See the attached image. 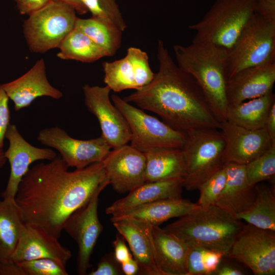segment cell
I'll return each instance as SVG.
<instances>
[{
  "mask_svg": "<svg viewBox=\"0 0 275 275\" xmlns=\"http://www.w3.org/2000/svg\"><path fill=\"white\" fill-rule=\"evenodd\" d=\"M255 189L256 196L252 206L235 217L256 227L275 231L274 187L259 183Z\"/></svg>",
  "mask_w": 275,
  "mask_h": 275,
  "instance_id": "28",
  "label": "cell"
},
{
  "mask_svg": "<svg viewBox=\"0 0 275 275\" xmlns=\"http://www.w3.org/2000/svg\"><path fill=\"white\" fill-rule=\"evenodd\" d=\"M60 2L69 5L74 9L75 12L80 15L87 13L88 11L81 0H53Z\"/></svg>",
  "mask_w": 275,
  "mask_h": 275,
  "instance_id": "47",
  "label": "cell"
},
{
  "mask_svg": "<svg viewBox=\"0 0 275 275\" xmlns=\"http://www.w3.org/2000/svg\"><path fill=\"white\" fill-rule=\"evenodd\" d=\"M57 57L62 60H71L91 63L104 57L105 52L81 31L74 28L62 41Z\"/></svg>",
  "mask_w": 275,
  "mask_h": 275,
  "instance_id": "30",
  "label": "cell"
},
{
  "mask_svg": "<svg viewBox=\"0 0 275 275\" xmlns=\"http://www.w3.org/2000/svg\"><path fill=\"white\" fill-rule=\"evenodd\" d=\"M226 257L244 264L255 275H274L275 231L244 224Z\"/></svg>",
  "mask_w": 275,
  "mask_h": 275,
  "instance_id": "10",
  "label": "cell"
},
{
  "mask_svg": "<svg viewBox=\"0 0 275 275\" xmlns=\"http://www.w3.org/2000/svg\"><path fill=\"white\" fill-rule=\"evenodd\" d=\"M243 225L235 216L213 205L200 206L163 229L188 246L205 247L227 256Z\"/></svg>",
  "mask_w": 275,
  "mask_h": 275,
  "instance_id": "4",
  "label": "cell"
},
{
  "mask_svg": "<svg viewBox=\"0 0 275 275\" xmlns=\"http://www.w3.org/2000/svg\"><path fill=\"white\" fill-rule=\"evenodd\" d=\"M74 28L89 37L108 57L114 56L120 47L122 32L110 20L93 16L77 17Z\"/></svg>",
  "mask_w": 275,
  "mask_h": 275,
  "instance_id": "29",
  "label": "cell"
},
{
  "mask_svg": "<svg viewBox=\"0 0 275 275\" xmlns=\"http://www.w3.org/2000/svg\"><path fill=\"white\" fill-rule=\"evenodd\" d=\"M151 232L156 262L162 275H187L188 245L159 226H152Z\"/></svg>",
  "mask_w": 275,
  "mask_h": 275,
  "instance_id": "23",
  "label": "cell"
},
{
  "mask_svg": "<svg viewBox=\"0 0 275 275\" xmlns=\"http://www.w3.org/2000/svg\"><path fill=\"white\" fill-rule=\"evenodd\" d=\"M111 98L129 125L132 147L143 153L157 147L183 148L185 133L174 129L116 94Z\"/></svg>",
  "mask_w": 275,
  "mask_h": 275,
  "instance_id": "9",
  "label": "cell"
},
{
  "mask_svg": "<svg viewBox=\"0 0 275 275\" xmlns=\"http://www.w3.org/2000/svg\"><path fill=\"white\" fill-rule=\"evenodd\" d=\"M275 63V23L254 13L226 59L227 79L252 66Z\"/></svg>",
  "mask_w": 275,
  "mask_h": 275,
  "instance_id": "7",
  "label": "cell"
},
{
  "mask_svg": "<svg viewBox=\"0 0 275 275\" xmlns=\"http://www.w3.org/2000/svg\"><path fill=\"white\" fill-rule=\"evenodd\" d=\"M25 275H67L66 266L49 258L17 262Z\"/></svg>",
  "mask_w": 275,
  "mask_h": 275,
  "instance_id": "36",
  "label": "cell"
},
{
  "mask_svg": "<svg viewBox=\"0 0 275 275\" xmlns=\"http://www.w3.org/2000/svg\"><path fill=\"white\" fill-rule=\"evenodd\" d=\"M173 50L178 66L198 82L218 121H226L227 50L194 41L188 46L175 45Z\"/></svg>",
  "mask_w": 275,
  "mask_h": 275,
  "instance_id": "3",
  "label": "cell"
},
{
  "mask_svg": "<svg viewBox=\"0 0 275 275\" xmlns=\"http://www.w3.org/2000/svg\"><path fill=\"white\" fill-rule=\"evenodd\" d=\"M58 240L40 226L25 223L11 259L19 262L49 258L66 266L72 254Z\"/></svg>",
  "mask_w": 275,
  "mask_h": 275,
  "instance_id": "17",
  "label": "cell"
},
{
  "mask_svg": "<svg viewBox=\"0 0 275 275\" xmlns=\"http://www.w3.org/2000/svg\"><path fill=\"white\" fill-rule=\"evenodd\" d=\"M200 206L186 199H164L142 206L114 218H129L151 226H159L170 218L184 216Z\"/></svg>",
  "mask_w": 275,
  "mask_h": 275,
  "instance_id": "24",
  "label": "cell"
},
{
  "mask_svg": "<svg viewBox=\"0 0 275 275\" xmlns=\"http://www.w3.org/2000/svg\"><path fill=\"white\" fill-rule=\"evenodd\" d=\"M246 272L242 267L224 256L212 275H244Z\"/></svg>",
  "mask_w": 275,
  "mask_h": 275,
  "instance_id": "41",
  "label": "cell"
},
{
  "mask_svg": "<svg viewBox=\"0 0 275 275\" xmlns=\"http://www.w3.org/2000/svg\"><path fill=\"white\" fill-rule=\"evenodd\" d=\"M15 111L28 107L37 98L46 96L55 99L63 93L48 81L43 59L38 60L25 73L11 81L1 84Z\"/></svg>",
  "mask_w": 275,
  "mask_h": 275,
  "instance_id": "19",
  "label": "cell"
},
{
  "mask_svg": "<svg viewBox=\"0 0 275 275\" xmlns=\"http://www.w3.org/2000/svg\"><path fill=\"white\" fill-rule=\"evenodd\" d=\"M123 274L126 275H134L139 273L140 268L137 261L132 258L126 262L121 264Z\"/></svg>",
  "mask_w": 275,
  "mask_h": 275,
  "instance_id": "46",
  "label": "cell"
},
{
  "mask_svg": "<svg viewBox=\"0 0 275 275\" xmlns=\"http://www.w3.org/2000/svg\"><path fill=\"white\" fill-rule=\"evenodd\" d=\"M275 96L272 92L239 104L229 105L226 121L251 130L265 128L266 120Z\"/></svg>",
  "mask_w": 275,
  "mask_h": 275,
  "instance_id": "26",
  "label": "cell"
},
{
  "mask_svg": "<svg viewBox=\"0 0 275 275\" xmlns=\"http://www.w3.org/2000/svg\"><path fill=\"white\" fill-rule=\"evenodd\" d=\"M274 82L275 63L243 69L227 80L228 105L239 104L270 93Z\"/></svg>",
  "mask_w": 275,
  "mask_h": 275,
  "instance_id": "20",
  "label": "cell"
},
{
  "mask_svg": "<svg viewBox=\"0 0 275 275\" xmlns=\"http://www.w3.org/2000/svg\"><path fill=\"white\" fill-rule=\"evenodd\" d=\"M102 162L109 184L118 193H129L146 182L145 155L131 145L114 148Z\"/></svg>",
  "mask_w": 275,
  "mask_h": 275,
  "instance_id": "14",
  "label": "cell"
},
{
  "mask_svg": "<svg viewBox=\"0 0 275 275\" xmlns=\"http://www.w3.org/2000/svg\"><path fill=\"white\" fill-rule=\"evenodd\" d=\"M92 16L110 20L122 32L127 24L123 19L116 0H81Z\"/></svg>",
  "mask_w": 275,
  "mask_h": 275,
  "instance_id": "34",
  "label": "cell"
},
{
  "mask_svg": "<svg viewBox=\"0 0 275 275\" xmlns=\"http://www.w3.org/2000/svg\"><path fill=\"white\" fill-rule=\"evenodd\" d=\"M61 156L30 168L15 197L25 223L59 239L68 218L100 186L109 184L102 162L73 171Z\"/></svg>",
  "mask_w": 275,
  "mask_h": 275,
  "instance_id": "1",
  "label": "cell"
},
{
  "mask_svg": "<svg viewBox=\"0 0 275 275\" xmlns=\"http://www.w3.org/2000/svg\"><path fill=\"white\" fill-rule=\"evenodd\" d=\"M126 54L129 56L134 65L138 90H139L152 80L155 73L149 66L148 54L146 52L140 48L130 47L127 49Z\"/></svg>",
  "mask_w": 275,
  "mask_h": 275,
  "instance_id": "37",
  "label": "cell"
},
{
  "mask_svg": "<svg viewBox=\"0 0 275 275\" xmlns=\"http://www.w3.org/2000/svg\"><path fill=\"white\" fill-rule=\"evenodd\" d=\"M0 275H25L17 262L9 259L0 260Z\"/></svg>",
  "mask_w": 275,
  "mask_h": 275,
  "instance_id": "44",
  "label": "cell"
},
{
  "mask_svg": "<svg viewBox=\"0 0 275 275\" xmlns=\"http://www.w3.org/2000/svg\"><path fill=\"white\" fill-rule=\"evenodd\" d=\"M102 66L104 82L111 91L119 92L127 89L138 90L135 69L127 54L120 60L104 62Z\"/></svg>",
  "mask_w": 275,
  "mask_h": 275,
  "instance_id": "31",
  "label": "cell"
},
{
  "mask_svg": "<svg viewBox=\"0 0 275 275\" xmlns=\"http://www.w3.org/2000/svg\"><path fill=\"white\" fill-rule=\"evenodd\" d=\"M225 168L226 182L215 205L235 216L253 205L256 196L255 185L248 182L245 164L227 162Z\"/></svg>",
  "mask_w": 275,
  "mask_h": 275,
  "instance_id": "22",
  "label": "cell"
},
{
  "mask_svg": "<svg viewBox=\"0 0 275 275\" xmlns=\"http://www.w3.org/2000/svg\"><path fill=\"white\" fill-rule=\"evenodd\" d=\"M106 186L98 188L86 204L68 218L63 226V230L77 243V271L80 275L87 274L91 268L90 258L103 230L98 215V198Z\"/></svg>",
  "mask_w": 275,
  "mask_h": 275,
  "instance_id": "12",
  "label": "cell"
},
{
  "mask_svg": "<svg viewBox=\"0 0 275 275\" xmlns=\"http://www.w3.org/2000/svg\"><path fill=\"white\" fill-rule=\"evenodd\" d=\"M146 182L182 177L184 157L182 149L157 147L144 153Z\"/></svg>",
  "mask_w": 275,
  "mask_h": 275,
  "instance_id": "25",
  "label": "cell"
},
{
  "mask_svg": "<svg viewBox=\"0 0 275 275\" xmlns=\"http://www.w3.org/2000/svg\"><path fill=\"white\" fill-rule=\"evenodd\" d=\"M74 9L64 3L51 0L29 15L23 31L30 50L44 53L58 48L74 27L77 17Z\"/></svg>",
  "mask_w": 275,
  "mask_h": 275,
  "instance_id": "8",
  "label": "cell"
},
{
  "mask_svg": "<svg viewBox=\"0 0 275 275\" xmlns=\"http://www.w3.org/2000/svg\"><path fill=\"white\" fill-rule=\"evenodd\" d=\"M37 139L43 145L58 151L67 166L75 169L102 162L112 148L101 136L88 140H77L58 126L41 130Z\"/></svg>",
  "mask_w": 275,
  "mask_h": 275,
  "instance_id": "11",
  "label": "cell"
},
{
  "mask_svg": "<svg viewBox=\"0 0 275 275\" xmlns=\"http://www.w3.org/2000/svg\"><path fill=\"white\" fill-rule=\"evenodd\" d=\"M0 200V260L11 259L25 225L15 198Z\"/></svg>",
  "mask_w": 275,
  "mask_h": 275,
  "instance_id": "27",
  "label": "cell"
},
{
  "mask_svg": "<svg viewBox=\"0 0 275 275\" xmlns=\"http://www.w3.org/2000/svg\"><path fill=\"white\" fill-rule=\"evenodd\" d=\"M113 245L114 248L113 253L114 257L120 264L133 258L132 255L125 243V239L119 233L113 242Z\"/></svg>",
  "mask_w": 275,
  "mask_h": 275,
  "instance_id": "42",
  "label": "cell"
},
{
  "mask_svg": "<svg viewBox=\"0 0 275 275\" xmlns=\"http://www.w3.org/2000/svg\"><path fill=\"white\" fill-rule=\"evenodd\" d=\"M7 160L5 156V151L3 149H0V169L2 168Z\"/></svg>",
  "mask_w": 275,
  "mask_h": 275,
  "instance_id": "48",
  "label": "cell"
},
{
  "mask_svg": "<svg viewBox=\"0 0 275 275\" xmlns=\"http://www.w3.org/2000/svg\"><path fill=\"white\" fill-rule=\"evenodd\" d=\"M121 264L115 259L114 254H107L101 258L95 269L89 275H120L123 274Z\"/></svg>",
  "mask_w": 275,
  "mask_h": 275,
  "instance_id": "38",
  "label": "cell"
},
{
  "mask_svg": "<svg viewBox=\"0 0 275 275\" xmlns=\"http://www.w3.org/2000/svg\"><path fill=\"white\" fill-rule=\"evenodd\" d=\"M9 146L5 156L10 163L8 181L1 197L15 198L19 184L31 164L40 160H51L57 153L49 148L35 147L27 142L19 132L16 126L10 124L5 134Z\"/></svg>",
  "mask_w": 275,
  "mask_h": 275,
  "instance_id": "15",
  "label": "cell"
},
{
  "mask_svg": "<svg viewBox=\"0 0 275 275\" xmlns=\"http://www.w3.org/2000/svg\"><path fill=\"white\" fill-rule=\"evenodd\" d=\"M254 13L275 23V0H255Z\"/></svg>",
  "mask_w": 275,
  "mask_h": 275,
  "instance_id": "40",
  "label": "cell"
},
{
  "mask_svg": "<svg viewBox=\"0 0 275 275\" xmlns=\"http://www.w3.org/2000/svg\"><path fill=\"white\" fill-rule=\"evenodd\" d=\"M82 90L86 107L99 122L101 136L113 149L127 144L131 138L130 129L124 116L110 100L111 89L106 86L87 84Z\"/></svg>",
  "mask_w": 275,
  "mask_h": 275,
  "instance_id": "13",
  "label": "cell"
},
{
  "mask_svg": "<svg viewBox=\"0 0 275 275\" xmlns=\"http://www.w3.org/2000/svg\"><path fill=\"white\" fill-rule=\"evenodd\" d=\"M255 0H216L202 19L188 26L193 41L209 43L227 51L254 14Z\"/></svg>",
  "mask_w": 275,
  "mask_h": 275,
  "instance_id": "6",
  "label": "cell"
},
{
  "mask_svg": "<svg viewBox=\"0 0 275 275\" xmlns=\"http://www.w3.org/2000/svg\"><path fill=\"white\" fill-rule=\"evenodd\" d=\"M111 221L127 242L133 258L139 264V273L162 275L156 262L152 226L129 218L111 217Z\"/></svg>",
  "mask_w": 275,
  "mask_h": 275,
  "instance_id": "18",
  "label": "cell"
},
{
  "mask_svg": "<svg viewBox=\"0 0 275 275\" xmlns=\"http://www.w3.org/2000/svg\"><path fill=\"white\" fill-rule=\"evenodd\" d=\"M246 177L250 185L264 181L273 182L275 175V144L261 155L245 164Z\"/></svg>",
  "mask_w": 275,
  "mask_h": 275,
  "instance_id": "33",
  "label": "cell"
},
{
  "mask_svg": "<svg viewBox=\"0 0 275 275\" xmlns=\"http://www.w3.org/2000/svg\"><path fill=\"white\" fill-rule=\"evenodd\" d=\"M219 130L225 142V163L246 164L275 144L265 128L248 129L226 121L221 123Z\"/></svg>",
  "mask_w": 275,
  "mask_h": 275,
  "instance_id": "16",
  "label": "cell"
},
{
  "mask_svg": "<svg viewBox=\"0 0 275 275\" xmlns=\"http://www.w3.org/2000/svg\"><path fill=\"white\" fill-rule=\"evenodd\" d=\"M265 129L273 143H275V103L271 106L269 111Z\"/></svg>",
  "mask_w": 275,
  "mask_h": 275,
  "instance_id": "45",
  "label": "cell"
},
{
  "mask_svg": "<svg viewBox=\"0 0 275 275\" xmlns=\"http://www.w3.org/2000/svg\"><path fill=\"white\" fill-rule=\"evenodd\" d=\"M226 180V172L224 166L199 187L200 197L197 204L201 207L215 205L224 187Z\"/></svg>",
  "mask_w": 275,
  "mask_h": 275,
  "instance_id": "35",
  "label": "cell"
},
{
  "mask_svg": "<svg viewBox=\"0 0 275 275\" xmlns=\"http://www.w3.org/2000/svg\"><path fill=\"white\" fill-rule=\"evenodd\" d=\"M225 142L219 129L202 128L185 133L182 149L184 169L183 185L187 190L198 189L225 164Z\"/></svg>",
  "mask_w": 275,
  "mask_h": 275,
  "instance_id": "5",
  "label": "cell"
},
{
  "mask_svg": "<svg viewBox=\"0 0 275 275\" xmlns=\"http://www.w3.org/2000/svg\"><path fill=\"white\" fill-rule=\"evenodd\" d=\"M183 187L182 177L146 182L114 202L106 208L105 212L113 217L118 216L156 201L180 199Z\"/></svg>",
  "mask_w": 275,
  "mask_h": 275,
  "instance_id": "21",
  "label": "cell"
},
{
  "mask_svg": "<svg viewBox=\"0 0 275 275\" xmlns=\"http://www.w3.org/2000/svg\"><path fill=\"white\" fill-rule=\"evenodd\" d=\"M9 98L0 84V149H3L6 131L10 121Z\"/></svg>",
  "mask_w": 275,
  "mask_h": 275,
  "instance_id": "39",
  "label": "cell"
},
{
  "mask_svg": "<svg viewBox=\"0 0 275 275\" xmlns=\"http://www.w3.org/2000/svg\"><path fill=\"white\" fill-rule=\"evenodd\" d=\"M157 57L159 69L152 80L124 100L156 113L165 123L184 133L202 128L219 129L221 123L201 87L174 62L160 40Z\"/></svg>",
  "mask_w": 275,
  "mask_h": 275,
  "instance_id": "2",
  "label": "cell"
},
{
  "mask_svg": "<svg viewBox=\"0 0 275 275\" xmlns=\"http://www.w3.org/2000/svg\"><path fill=\"white\" fill-rule=\"evenodd\" d=\"M20 13L30 15L42 8L51 0H14Z\"/></svg>",
  "mask_w": 275,
  "mask_h": 275,
  "instance_id": "43",
  "label": "cell"
},
{
  "mask_svg": "<svg viewBox=\"0 0 275 275\" xmlns=\"http://www.w3.org/2000/svg\"><path fill=\"white\" fill-rule=\"evenodd\" d=\"M224 256L215 250L198 245L188 246L187 275H212Z\"/></svg>",
  "mask_w": 275,
  "mask_h": 275,
  "instance_id": "32",
  "label": "cell"
}]
</instances>
